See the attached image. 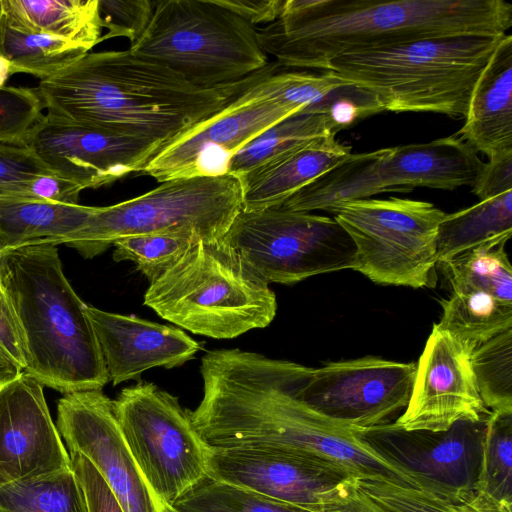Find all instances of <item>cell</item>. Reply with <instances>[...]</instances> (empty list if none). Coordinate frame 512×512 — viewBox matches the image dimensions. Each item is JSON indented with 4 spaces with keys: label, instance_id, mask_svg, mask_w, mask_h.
Returning <instances> with one entry per match:
<instances>
[{
    "label": "cell",
    "instance_id": "obj_17",
    "mask_svg": "<svg viewBox=\"0 0 512 512\" xmlns=\"http://www.w3.org/2000/svg\"><path fill=\"white\" fill-rule=\"evenodd\" d=\"M26 145L48 170L82 190L141 173L162 143L44 115Z\"/></svg>",
    "mask_w": 512,
    "mask_h": 512
},
{
    "label": "cell",
    "instance_id": "obj_19",
    "mask_svg": "<svg viewBox=\"0 0 512 512\" xmlns=\"http://www.w3.org/2000/svg\"><path fill=\"white\" fill-rule=\"evenodd\" d=\"M473 350L435 323L416 364L408 404L393 424L440 432L460 420L489 416L471 365Z\"/></svg>",
    "mask_w": 512,
    "mask_h": 512
},
{
    "label": "cell",
    "instance_id": "obj_33",
    "mask_svg": "<svg viewBox=\"0 0 512 512\" xmlns=\"http://www.w3.org/2000/svg\"><path fill=\"white\" fill-rule=\"evenodd\" d=\"M170 506L178 512H315L208 476Z\"/></svg>",
    "mask_w": 512,
    "mask_h": 512
},
{
    "label": "cell",
    "instance_id": "obj_11",
    "mask_svg": "<svg viewBox=\"0 0 512 512\" xmlns=\"http://www.w3.org/2000/svg\"><path fill=\"white\" fill-rule=\"evenodd\" d=\"M113 407L123 438L160 504L171 505L207 477L208 445L177 397L139 381L122 389Z\"/></svg>",
    "mask_w": 512,
    "mask_h": 512
},
{
    "label": "cell",
    "instance_id": "obj_43",
    "mask_svg": "<svg viewBox=\"0 0 512 512\" xmlns=\"http://www.w3.org/2000/svg\"><path fill=\"white\" fill-rule=\"evenodd\" d=\"M512 190V154L484 163L472 192L481 200Z\"/></svg>",
    "mask_w": 512,
    "mask_h": 512
},
{
    "label": "cell",
    "instance_id": "obj_44",
    "mask_svg": "<svg viewBox=\"0 0 512 512\" xmlns=\"http://www.w3.org/2000/svg\"><path fill=\"white\" fill-rule=\"evenodd\" d=\"M81 191L83 190L77 184L50 172L37 177L29 184L27 197L77 205Z\"/></svg>",
    "mask_w": 512,
    "mask_h": 512
},
{
    "label": "cell",
    "instance_id": "obj_46",
    "mask_svg": "<svg viewBox=\"0 0 512 512\" xmlns=\"http://www.w3.org/2000/svg\"><path fill=\"white\" fill-rule=\"evenodd\" d=\"M322 512H386L368 496H366L356 482L343 492L338 498L329 503Z\"/></svg>",
    "mask_w": 512,
    "mask_h": 512
},
{
    "label": "cell",
    "instance_id": "obj_22",
    "mask_svg": "<svg viewBox=\"0 0 512 512\" xmlns=\"http://www.w3.org/2000/svg\"><path fill=\"white\" fill-rule=\"evenodd\" d=\"M336 134L317 138L240 176L242 210L280 207L296 192L333 169L352 152Z\"/></svg>",
    "mask_w": 512,
    "mask_h": 512
},
{
    "label": "cell",
    "instance_id": "obj_7",
    "mask_svg": "<svg viewBox=\"0 0 512 512\" xmlns=\"http://www.w3.org/2000/svg\"><path fill=\"white\" fill-rule=\"evenodd\" d=\"M129 49L202 88L243 80L268 64L256 27L216 0L156 1Z\"/></svg>",
    "mask_w": 512,
    "mask_h": 512
},
{
    "label": "cell",
    "instance_id": "obj_23",
    "mask_svg": "<svg viewBox=\"0 0 512 512\" xmlns=\"http://www.w3.org/2000/svg\"><path fill=\"white\" fill-rule=\"evenodd\" d=\"M460 137L489 159L512 154V36L505 34L479 76Z\"/></svg>",
    "mask_w": 512,
    "mask_h": 512
},
{
    "label": "cell",
    "instance_id": "obj_45",
    "mask_svg": "<svg viewBox=\"0 0 512 512\" xmlns=\"http://www.w3.org/2000/svg\"><path fill=\"white\" fill-rule=\"evenodd\" d=\"M252 25H267L282 14L285 0H216Z\"/></svg>",
    "mask_w": 512,
    "mask_h": 512
},
{
    "label": "cell",
    "instance_id": "obj_41",
    "mask_svg": "<svg viewBox=\"0 0 512 512\" xmlns=\"http://www.w3.org/2000/svg\"><path fill=\"white\" fill-rule=\"evenodd\" d=\"M84 492L88 512H125L93 464L82 454L69 453Z\"/></svg>",
    "mask_w": 512,
    "mask_h": 512
},
{
    "label": "cell",
    "instance_id": "obj_3",
    "mask_svg": "<svg viewBox=\"0 0 512 512\" xmlns=\"http://www.w3.org/2000/svg\"><path fill=\"white\" fill-rule=\"evenodd\" d=\"M512 27L504 0H285L282 14L257 29L278 67L324 71L349 52L426 38L502 35Z\"/></svg>",
    "mask_w": 512,
    "mask_h": 512
},
{
    "label": "cell",
    "instance_id": "obj_38",
    "mask_svg": "<svg viewBox=\"0 0 512 512\" xmlns=\"http://www.w3.org/2000/svg\"><path fill=\"white\" fill-rule=\"evenodd\" d=\"M43 110L37 89L0 87V142L26 145L45 115Z\"/></svg>",
    "mask_w": 512,
    "mask_h": 512
},
{
    "label": "cell",
    "instance_id": "obj_8",
    "mask_svg": "<svg viewBox=\"0 0 512 512\" xmlns=\"http://www.w3.org/2000/svg\"><path fill=\"white\" fill-rule=\"evenodd\" d=\"M242 210L237 176H194L161 182L126 201L93 207L82 229L64 244L91 259L121 238L158 234H190L204 241L221 240Z\"/></svg>",
    "mask_w": 512,
    "mask_h": 512
},
{
    "label": "cell",
    "instance_id": "obj_27",
    "mask_svg": "<svg viewBox=\"0 0 512 512\" xmlns=\"http://www.w3.org/2000/svg\"><path fill=\"white\" fill-rule=\"evenodd\" d=\"M87 53V48L68 40L20 31L3 15L0 25V87L17 73L44 81Z\"/></svg>",
    "mask_w": 512,
    "mask_h": 512
},
{
    "label": "cell",
    "instance_id": "obj_9",
    "mask_svg": "<svg viewBox=\"0 0 512 512\" xmlns=\"http://www.w3.org/2000/svg\"><path fill=\"white\" fill-rule=\"evenodd\" d=\"M484 162L456 135L427 143L351 153L333 169L296 192L280 207L331 212L341 203L417 187L454 190L472 187Z\"/></svg>",
    "mask_w": 512,
    "mask_h": 512
},
{
    "label": "cell",
    "instance_id": "obj_12",
    "mask_svg": "<svg viewBox=\"0 0 512 512\" xmlns=\"http://www.w3.org/2000/svg\"><path fill=\"white\" fill-rule=\"evenodd\" d=\"M222 240L267 283L290 285L356 263L355 244L335 218L281 207L241 210Z\"/></svg>",
    "mask_w": 512,
    "mask_h": 512
},
{
    "label": "cell",
    "instance_id": "obj_30",
    "mask_svg": "<svg viewBox=\"0 0 512 512\" xmlns=\"http://www.w3.org/2000/svg\"><path fill=\"white\" fill-rule=\"evenodd\" d=\"M336 134L326 113L300 111L274 124L236 152L227 173H243L317 138Z\"/></svg>",
    "mask_w": 512,
    "mask_h": 512
},
{
    "label": "cell",
    "instance_id": "obj_10",
    "mask_svg": "<svg viewBox=\"0 0 512 512\" xmlns=\"http://www.w3.org/2000/svg\"><path fill=\"white\" fill-rule=\"evenodd\" d=\"M331 213L355 244L354 270L377 284L435 286L442 210L429 202L390 197L344 202Z\"/></svg>",
    "mask_w": 512,
    "mask_h": 512
},
{
    "label": "cell",
    "instance_id": "obj_48",
    "mask_svg": "<svg viewBox=\"0 0 512 512\" xmlns=\"http://www.w3.org/2000/svg\"><path fill=\"white\" fill-rule=\"evenodd\" d=\"M161 512H178L174 508H172L169 504H162Z\"/></svg>",
    "mask_w": 512,
    "mask_h": 512
},
{
    "label": "cell",
    "instance_id": "obj_24",
    "mask_svg": "<svg viewBox=\"0 0 512 512\" xmlns=\"http://www.w3.org/2000/svg\"><path fill=\"white\" fill-rule=\"evenodd\" d=\"M91 206L24 196L0 197V253L40 243L64 244L84 227Z\"/></svg>",
    "mask_w": 512,
    "mask_h": 512
},
{
    "label": "cell",
    "instance_id": "obj_25",
    "mask_svg": "<svg viewBox=\"0 0 512 512\" xmlns=\"http://www.w3.org/2000/svg\"><path fill=\"white\" fill-rule=\"evenodd\" d=\"M14 28L80 44L89 51L101 41L99 0H2Z\"/></svg>",
    "mask_w": 512,
    "mask_h": 512
},
{
    "label": "cell",
    "instance_id": "obj_13",
    "mask_svg": "<svg viewBox=\"0 0 512 512\" xmlns=\"http://www.w3.org/2000/svg\"><path fill=\"white\" fill-rule=\"evenodd\" d=\"M490 415L457 421L440 432L407 431L393 423L359 432L368 446L411 476L419 489L462 501L473 493Z\"/></svg>",
    "mask_w": 512,
    "mask_h": 512
},
{
    "label": "cell",
    "instance_id": "obj_42",
    "mask_svg": "<svg viewBox=\"0 0 512 512\" xmlns=\"http://www.w3.org/2000/svg\"><path fill=\"white\" fill-rule=\"evenodd\" d=\"M0 349L22 371L27 366V349L24 335L7 294L0 285Z\"/></svg>",
    "mask_w": 512,
    "mask_h": 512
},
{
    "label": "cell",
    "instance_id": "obj_35",
    "mask_svg": "<svg viewBox=\"0 0 512 512\" xmlns=\"http://www.w3.org/2000/svg\"><path fill=\"white\" fill-rule=\"evenodd\" d=\"M347 84L329 71L273 72L238 96L245 100L273 99L312 112L327 95Z\"/></svg>",
    "mask_w": 512,
    "mask_h": 512
},
{
    "label": "cell",
    "instance_id": "obj_39",
    "mask_svg": "<svg viewBox=\"0 0 512 512\" xmlns=\"http://www.w3.org/2000/svg\"><path fill=\"white\" fill-rule=\"evenodd\" d=\"M155 6L152 0H99L102 27L108 30L100 41L125 37L135 43L147 29Z\"/></svg>",
    "mask_w": 512,
    "mask_h": 512
},
{
    "label": "cell",
    "instance_id": "obj_1",
    "mask_svg": "<svg viewBox=\"0 0 512 512\" xmlns=\"http://www.w3.org/2000/svg\"><path fill=\"white\" fill-rule=\"evenodd\" d=\"M312 368L240 349L213 350L201 360L203 396L190 417L214 448L270 450L308 457L357 478L417 482L368 446L360 428L313 410L298 397Z\"/></svg>",
    "mask_w": 512,
    "mask_h": 512
},
{
    "label": "cell",
    "instance_id": "obj_5",
    "mask_svg": "<svg viewBox=\"0 0 512 512\" xmlns=\"http://www.w3.org/2000/svg\"><path fill=\"white\" fill-rule=\"evenodd\" d=\"M507 34V33H506ZM502 35H456L342 54L329 71L392 112L465 118L473 88Z\"/></svg>",
    "mask_w": 512,
    "mask_h": 512
},
{
    "label": "cell",
    "instance_id": "obj_16",
    "mask_svg": "<svg viewBox=\"0 0 512 512\" xmlns=\"http://www.w3.org/2000/svg\"><path fill=\"white\" fill-rule=\"evenodd\" d=\"M56 427L68 453L85 456L107 483L125 512H161L119 428L113 400L102 390L64 394Z\"/></svg>",
    "mask_w": 512,
    "mask_h": 512
},
{
    "label": "cell",
    "instance_id": "obj_26",
    "mask_svg": "<svg viewBox=\"0 0 512 512\" xmlns=\"http://www.w3.org/2000/svg\"><path fill=\"white\" fill-rule=\"evenodd\" d=\"M512 236V190L446 214L438 227L437 262L484 245L506 244Z\"/></svg>",
    "mask_w": 512,
    "mask_h": 512
},
{
    "label": "cell",
    "instance_id": "obj_36",
    "mask_svg": "<svg viewBox=\"0 0 512 512\" xmlns=\"http://www.w3.org/2000/svg\"><path fill=\"white\" fill-rule=\"evenodd\" d=\"M198 240L194 235L158 233L131 236L113 243L116 262L132 261L150 281L167 271Z\"/></svg>",
    "mask_w": 512,
    "mask_h": 512
},
{
    "label": "cell",
    "instance_id": "obj_15",
    "mask_svg": "<svg viewBox=\"0 0 512 512\" xmlns=\"http://www.w3.org/2000/svg\"><path fill=\"white\" fill-rule=\"evenodd\" d=\"M302 110L273 99L237 96L163 144L142 170L157 182L227 173L230 158L274 124Z\"/></svg>",
    "mask_w": 512,
    "mask_h": 512
},
{
    "label": "cell",
    "instance_id": "obj_20",
    "mask_svg": "<svg viewBox=\"0 0 512 512\" xmlns=\"http://www.w3.org/2000/svg\"><path fill=\"white\" fill-rule=\"evenodd\" d=\"M69 467L43 385L24 371L0 385V488Z\"/></svg>",
    "mask_w": 512,
    "mask_h": 512
},
{
    "label": "cell",
    "instance_id": "obj_40",
    "mask_svg": "<svg viewBox=\"0 0 512 512\" xmlns=\"http://www.w3.org/2000/svg\"><path fill=\"white\" fill-rule=\"evenodd\" d=\"M50 172L28 145L0 142V197H27L29 184Z\"/></svg>",
    "mask_w": 512,
    "mask_h": 512
},
{
    "label": "cell",
    "instance_id": "obj_6",
    "mask_svg": "<svg viewBox=\"0 0 512 512\" xmlns=\"http://www.w3.org/2000/svg\"><path fill=\"white\" fill-rule=\"evenodd\" d=\"M144 305L197 335L233 339L275 318L273 290L222 239L198 240L150 282Z\"/></svg>",
    "mask_w": 512,
    "mask_h": 512
},
{
    "label": "cell",
    "instance_id": "obj_18",
    "mask_svg": "<svg viewBox=\"0 0 512 512\" xmlns=\"http://www.w3.org/2000/svg\"><path fill=\"white\" fill-rule=\"evenodd\" d=\"M207 476L315 512L358 479L341 468L295 454L208 446Z\"/></svg>",
    "mask_w": 512,
    "mask_h": 512
},
{
    "label": "cell",
    "instance_id": "obj_47",
    "mask_svg": "<svg viewBox=\"0 0 512 512\" xmlns=\"http://www.w3.org/2000/svg\"><path fill=\"white\" fill-rule=\"evenodd\" d=\"M21 373L22 369L0 349V385L14 380Z\"/></svg>",
    "mask_w": 512,
    "mask_h": 512
},
{
    "label": "cell",
    "instance_id": "obj_32",
    "mask_svg": "<svg viewBox=\"0 0 512 512\" xmlns=\"http://www.w3.org/2000/svg\"><path fill=\"white\" fill-rule=\"evenodd\" d=\"M505 244L484 245L439 264L451 288L470 287L512 304V266Z\"/></svg>",
    "mask_w": 512,
    "mask_h": 512
},
{
    "label": "cell",
    "instance_id": "obj_31",
    "mask_svg": "<svg viewBox=\"0 0 512 512\" xmlns=\"http://www.w3.org/2000/svg\"><path fill=\"white\" fill-rule=\"evenodd\" d=\"M0 512H88L72 468L0 488Z\"/></svg>",
    "mask_w": 512,
    "mask_h": 512
},
{
    "label": "cell",
    "instance_id": "obj_28",
    "mask_svg": "<svg viewBox=\"0 0 512 512\" xmlns=\"http://www.w3.org/2000/svg\"><path fill=\"white\" fill-rule=\"evenodd\" d=\"M441 305L443 313L436 325L472 349L512 328V304L482 290L453 287Z\"/></svg>",
    "mask_w": 512,
    "mask_h": 512
},
{
    "label": "cell",
    "instance_id": "obj_29",
    "mask_svg": "<svg viewBox=\"0 0 512 512\" xmlns=\"http://www.w3.org/2000/svg\"><path fill=\"white\" fill-rule=\"evenodd\" d=\"M473 496L487 509L512 512V413L492 412L487 421Z\"/></svg>",
    "mask_w": 512,
    "mask_h": 512
},
{
    "label": "cell",
    "instance_id": "obj_21",
    "mask_svg": "<svg viewBox=\"0 0 512 512\" xmlns=\"http://www.w3.org/2000/svg\"><path fill=\"white\" fill-rule=\"evenodd\" d=\"M112 384L138 379L154 367H178L201 345L181 329L86 305Z\"/></svg>",
    "mask_w": 512,
    "mask_h": 512
},
{
    "label": "cell",
    "instance_id": "obj_2",
    "mask_svg": "<svg viewBox=\"0 0 512 512\" xmlns=\"http://www.w3.org/2000/svg\"><path fill=\"white\" fill-rule=\"evenodd\" d=\"M276 69L268 63L243 80L202 88L130 49L101 51L85 54L36 89L51 117L163 145Z\"/></svg>",
    "mask_w": 512,
    "mask_h": 512
},
{
    "label": "cell",
    "instance_id": "obj_4",
    "mask_svg": "<svg viewBox=\"0 0 512 512\" xmlns=\"http://www.w3.org/2000/svg\"><path fill=\"white\" fill-rule=\"evenodd\" d=\"M0 285L24 335V372L63 394L102 390L109 376L87 304L65 277L56 245L1 252Z\"/></svg>",
    "mask_w": 512,
    "mask_h": 512
},
{
    "label": "cell",
    "instance_id": "obj_37",
    "mask_svg": "<svg viewBox=\"0 0 512 512\" xmlns=\"http://www.w3.org/2000/svg\"><path fill=\"white\" fill-rule=\"evenodd\" d=\"M358 488L386 512H481L470 501H457L381 477L358 478Z\"/></svg>",
    "mask_w": 512,
    "mask_h": 512
},
{
    "label": "cell",
    "instance_id": "obj_34",
    "mask_svg": "<svg viewBox=\"0 0 512 512\" xmlns=\"http://www.w3.org/2000/svg\"><path fill=\"white\" fill-rule=\"evenodd\" d=\"M471 365L486 408L512 413V328L477 346Z\"/></svg>",
    "mask_w": 512,
    "mask_h": 512
},
{
    "label": "cell",
    "instance_id": "obj_49",
    "mask_svg": "<svg viewBox=\"0 0 512 512\" xmlns=\"http://www.w3.org/2000/svg\"><path fill=\"white\" fill-rule=\"evenodd\" d=\"M3 15H4L3 2H2V0H0V25H1Z\"/></svg>",
    "mask_w": 512,
    "mask_h": 512
},
{
    "label": "cell",
    "instance_id": "obj_14",
    "mask_svg": "<svg viewBox=\"0 0 512 512\" xmlns=\"http://www.w3.org/2000/svg\"><path fill=\"white\" fill-rule=\"evenodd\" d=\"M415 363L378 357L331 362L300 384L297 397L333 420L356 428L387 424L405 409L413 387Z\"/></svg>",
    "mask_w": 512,
    "mask_h": 512
}]
</instances>
